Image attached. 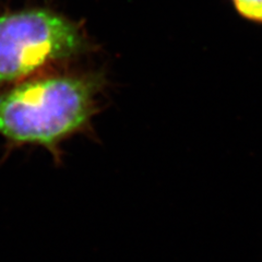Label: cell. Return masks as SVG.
Instances as JSON below:
<instances>
[{
	"mask_svg": "<svg viewBox=\"0 0 262 262\" xmlns=\"http://www.w3.org/2000/svg\"><path fill=\"white\" fill-rule=\"evenodd\" d=\"M95 77L62 73L22 81L0 94V135L14 143L55 152L83 129L96 110Z\"/></svg>",
	"mask_w": 262,
	"mask_h": 262,
	"instance_id": "6da1fadb",
	"label": "cell"
},
{
	"mask_svg": "<svg viewBox=\"0 0 262 262\" xmlns=\"http://www.w3.org/2000/svg\"><path fill=\"white\" fill-rule=\"evenodd\" d=\"M81 29L47 9L0 14V84L22 82L48 66L86 51Z\"/></svg>",
	"mask_w": 262,
	"mask_h": 262,
	"instance_id": "7a4b0ae2",
	"label": "cell"
},
{
	"mask_svg": "<svg viewBox=\"0 0 262 262\" xmlns=\"http://www.w3.org/2000/svg\"><path fill=\"white\" fill-rule=\"evenodd\" d=\"M232 3L244 19L262 24V0H232Z\"/></svg>",
	"mask_w": 262,
	"mask_h": 262,
	"instance_id": "3957f363",
	"label": "cell"
}]
</instances>
